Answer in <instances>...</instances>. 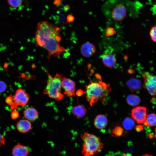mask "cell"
<instances>
[{
  "instance_id": "1",
  "label": "cell",
  "mask_w": 156,
  "mask_h": 156,
  "mask_svg": "<svg viewBox=\"0 0 156 156\" xmlns=\"http://www.w3.org/2000/svg\"><path fill=\"white\" fill-rule=\"evenodd\" d=\"M35 39L36 44L48 51V58L58 57L66 51L60 45L61 40L60 28L46 21H42L37 24Z\"/></svg>"
},
{
  "instance_id": "2",
  "label": "cell",
  "mask_w": 156,
  "mask_h": 156,
  "mask_svg": "<svg viewBox=\"0 0 156 156\" xmlns=\"http://www.w3.org/2000/svg\"><path fill=\"white\" fill-rule=\"evenodd\" d=\"M86 97L91 106L98 101L103 103L112 89L109 84L101 80L99 82H91L86 86Z\"/></svg>"
},
{
  "instance_id": "3",
  "label": "cell",
  "mask_w": 156,
  "mask_h": 156,
  "mask_svg": "<svg viewBox=\"0 0 156 156\" xmlns=\"http://www.w3.org/2000/svg\"><path fill=\"white\" fill-rule=\"evenodd\" d=\"M81 138L83 142L81 152L83 156H93L103 148L100 138L95 135L85 132Z\"/></svg>"
},
{
  "instance_id": "4",
  "label": "cell",
  "mask_w": 156,
  "mask_h": 156,
  "mask_svg": "<svg viewBox=\"0 0 156 156\" xmlns=\"http://www.w3.org/2000/svg\"><path fill=\"white\" fill-rule=\"evenodd\" d=\"M48 79L46 88L43 93L57 101L61 100L64 95L61 92V75L57 74L53 77L47 71Z\"/></svg>"
},
{
  "instance_id": "5",
  "label": "cell",
  "mask_w": 156,
  "mask_h": 156,
  "mask_svg": "<svg viewBox=\"0 0 156 156\" xmlns=\"http://www.w3.org/2000/svg\"><path fill=\"white\" fill-rule=\"evenodd\" d=\"M12 98L17 109L19 106H25L29 99V94L22 88L18 89L16 91L14 95L12 96Z\"/></svg>"
},
{
  "instance_id": "6",
  "label": "cell",
  "mask_w": 156,
  "mask_h": 156,
  "mask_svg": "<svg viewBox=\"0 0 156 156\" xmlns=\"http://www.w3.org/2000/svg\"><path fill=\"white\" fill-rule=\"evenodd\" d=\"M127 12V7L124 4L120 3L116 4L113 8L111 15L115 21H120L125 18Z\"/></svg>"
},
{
  "instance_id": "7",
  "label": "cell",
  "mask_w": 156,
  "mask_h": 156,
  "mask_svg": "<svg viewBox=\"0 0 156 156\" xmlns=\"http://www.w3.org/2000/svg\"><path fill=\"white\" fill-rule=\"evenodd\" d=\"M144 80L143 87L150 94L154 96L156 94V78L155 76L148 73L142 75Z\"/></svg>"
},
{
  "instance_id": "8",
  "label": "cell",
  "mask_w": 156,
  "mask_h": 156,
  "mask_svg": "<svg viewBox=\"0 0 156 156\" xmlns=\"http://www.w3.org/2000/svg\"><path fill=\"white\" fill-rule=\"evenodd\" d=\"M61 86L64 90V94L68 97L73 96L75 94L76 85L71 79L61 75Z\"/></svg>"
},
{
  "instance_id": "9",
  "label": "cell",
  "mask_w": 156,
  "mask_h": 156,
  "mask_svg": "<svg viewBox=\"0 0 156 156\" xmlns=\"http://www.w3.org/2000/svg\"><path fill=\"white\" fill-rule=\"evenodd\" d=\"M131 114L132 118L137 123H143L147 116L146 107L141 106L135 107L131 110Z\"/></svg>"
},
{
  "instance_id": "10",
  "label": "cell",
  "mask_w": 156,
  "mask_h": 156,
  "mask_svg": "<svg viewBox=\"0 0 156 156\" xmlns=\"http://www.w3.org/2000/svg\"><path fill=\"white\" fill-rule=\"evenodd\" d=\"M80 51L83 56L88 58L91 57L95 53L96 49L95 46L89 42H86L81 45Z\"/></svg>"
},
{
  "instance_id": "11",
  "label": "cell",
  "mask_w": 156,
  "mask_h": 156,
  "mask_svg": "<svg viewBox=\"0 0 156 156\" xmlns=\"http://www.w3.org/2000/svg\"><path fill=\"white\" fill-rule=\"evenodd\" d=\"M103 64L106 67L109 68L114 67L116 64V60L114 55L112 53H104L101 55Z\"/></svg>"
},
{
  "instance_id": "12",
  "label": "cell",
  "mask_w": 156,
  "mask_h": 156,
  "mask_svg": "<svg viewBox=\"0 0 156 156\" xmlns=\"http://www.w3.org/2000/svg\"><path fill=\"white\" fill-rule=\"evenodd\" d=\"M29 153V149L27 146L18 144L13 147L12 151L13 156H27Z\"/></svg>"
},
{
  "instance_id": "13",
  "label": "cell",
  "mask_w": 156,
  "mask_h": 156,
  "mask_svg": "<svg viewBox=\"0 0 156 156\" xmlns=\"http://www.w3.org/2000/svg\"><path fill=\"white\" fill-rule=\"evenodd\" d=\"M16 127L20 132L25 133L31 129V124L30 121L27 119H21L17 122Z\"/></svg>"
},
{
  "instance_id": "14",
  "label": "cell",
  "mask_w": 156,
  "mask_h": 156,
  "mask_svg": "<svg viewBox=\"0 0 156 156\" xmlns=\"http://www.w3.org/2000/svg\"><path fill=\"white\" fill-rule=\"evenodd\" d=\"M39 113L33 107H29L26 108L23 112L24 117L29 121H34L38 118Z\"/></svg>"
},
{
  "instance_id": "15",
  "label": "cell",
  "mask_w": 156,
  "mask_h": 156,
  "mask_svg": "<svg viewBox=\"0 0 156 156\" xmlns=\"http://www.w3.org/2000/svg\"><path fill=\"white\" fill-rule=\"evenodd\" d=\"M108 123V120L106 117L103 114L97 115L94 121L95 127L99 129H103L105 128Z\"/></svg>"
},
{
  "instance_id": "16",
  "label": "cell",
  "mask_w": 156,
  "mask_h": 156,
  "mask_svg": "<svg viewBox=\"0 0 156 156\" xmlns=\"http://www.w3.org/2000/svg\"><path fill=\"white\" fill-rule=\"evenodd\" d=\"M126 85L132 92H136L140 90L142 87L141 81L137 78L131 79L126 82Z\"/></svg>"
},
{
  "instance_id": "17",
  "label": "cell",
  "mask_w": 156,
  "mask_h": 156,
  "mask_svg": "<svg viewBox=\"0 0 156 156\" xmlns=\"http://www.w3.org/2000/svg\"><path fill=\"white\" fill-rule=\"evenodd\" d=\"M71 113L75 116L79 118L83 117L87 112V109L83 105L75 106L72 108Z\"/></svg>"
},
{
  "instance_id": "18",
  "label": "cell",
  "mask_w": 156,
  "mask_h": 156,
  "mask_svg": "<svg viewBox=\"0 0 156 156\" xmlns=\"http://www.w3.org/2000/svg\"><path fill=\"white\" fill-rule=\"evenodd\" d=\"M127 103L131 106L138 105L140 103V99L138 96L135 94H130L126 98Z\"/></svg>"
},
{
  "instance_id": "19",
  "label": "cell",
  "mask_w": 156,
  "mask_h": 156,
  "mask_svg": "<svg viewBox=\"0 0 156 156\" xmlns=\"http://www.w3.org/2000/svg\"><path fill=\"white\" fill-rule=\"evenodd\" d=\"M156 115L154 113H151L146 116L145 121L143 123L146 126L153 127L156 125Z\"/></svg>"
},
{
  "instance_id": "20",
  "label": "cell",
  "mask_w": 156,
  "mask_h": 156,
  "mask_svg": "<svg viewBox=\"0 0 156 156\" xmlns=\"http://www.w3.org/2000/svg\"><path fill=\"white\" fill-rule=\"evenodd\" d=\"M123 125L125 129L130 130L133 128L135 123L133 120L132 118L129 117H127L124 120Z\"/></svg>"
},
{
  "instance_id": "21",
  "label": "cell",
  "mask_w": 156,
  "mask_h": 156,
  "mask_svg": "<svg viewBox=\"0 0 156 156\" xmlns=\"http://www.w3.org/2000/svg\"><path fill=\"white\" fill-rule=\"evenodd\" d=\"M123 129L120 126H117L115 127L112 131L113 136L116 137L121 136L123 133Z\"/></svg>"
},
{
  "instance_id": "22",
  "label": "cell",
  "mask_w": 156,
  "mask_h": 156,
  "mask_svg": "<svg viewBox=\"0 0 156 156\" xmlns=\"http://www.w3.org/2000/svg\"><path fill=\"white\" fill-rule=\"evenodd\" d=\"M9 5L14 8H18L21 6L22 3V0H7Z\"/></svg>"
},
{
  "instance_id": "23",
  "label": "cell",
  "mask_w": 156,
  "mask_h": 156,
  "mask_svg": "<svg viewBox=\"0 0 156 156\" xmlns=\"http://www.w3.org/2000/svg\"><path fill=\"white\" fill-rule=\"evenodd\" d=\"M5 102L10 107V109L12 110L17 109L13 101L12 94L7 97L5 100Z\"/></svg>"
},
{
  "instance_id": "24",
  "label": "cell",
  "mask_w": 156,
  "mask_h": 156,
  "mask_svg": "<svg viewBox=\"0 0 156 156\" xmlns=\"http://www.w3.org/2000/svg\"><path fill=\"white\" fill-rule=\"evenodd\" d=\"M156 29L155 26L152 27L149 33L151 39L155 42H156Z\"/></svg>"
},
{
  "instance_id": "25",
  "label": "cell",
  "mask_w": 156,
  "mask_h": 156,
  "mask_svg": "<svg viewBox=\"0 0 156 156\" xmlns=\"http://www.w3.org/2000/svg\"><path fill=\"white\" fill-rule=\"evenodd\" d=\"M116 33L114 28L109 27H108L105 31L106 36L107 37L111 36Z\"/></svg>"
},
{
  "instance_id": "26",
  "label": "cell",
  "mask_w": 156,
  "mask_h": 156,
  "mask_svg": "<svg viewBox=\"0 0 156 156\" xmlns=\"http://www.w3.org/2000/svg\"><path fill=\"white\" fill-rule=\"evenodd\" d=\"M7 86L4 81H0V92H3L6 90Z\"/></svg>"
},
{
  "instance_id": "27",
  "label": "cell",
  "mask_w": 156,
  "mask_h": 156,
  "mask_svg": "<svg viewBox=\"0 0 156 156\" xmlns=\"http://www.w3.org/2000/svg\"><path fill=\"white\" fill-rule=\"evenodd\" d=\"M11 118L13 120H15L18 118L19 116L18 112L15 110H13L11 114Z\"/></svg>"
},
{
  "instance_id": "28",
  "label": "cell",
  "mask_w": 156,
  "mask_h": 156,
  "mask_svg": "<svg viewBox=\"0 0 156 156\" xmlns=\"http://www.w3.org/2000/svg\"><path fill=\"white\" fill-rule=\"evenodd\" d=\"M75 19V18L73 15L71 14H68L67 16L66 17V23H70L72 22Z\"/></svg>"
},
{
  "instance_id": "29",
  "label": "cell",
  "mask_w": 156,
  "mask_h": 156,
  "mask_svg": "<svg viewBox=\"0 0 156 156\" xmlns=\"http://www.w3.org/2000/svg\"><path fill=\"white\" fill-rule=\"evenodd\" d=\"M5 138L0 134V147L2 145H5Z\"/></svg>"
},
{
  "instance_id": "30",
  "label": "cell",
  "mask_w": 156,
  "mask_h": 156,
  "mask_svg": "<svg viewBox=\"0 0 156 156\" xmlns=\"http://www.w3.org/2000/svg\"><path fill=\"white\" fill-rule=\"evenodd\" d=\"M143 128V126L141 125H138L135 126V129L138 132L142 131Z\"/></svg>"
},
{
  "instance_id": "31",
  "label": "cell",
  "mask_w": 156,
  "mask_h": 156,
  "mask_svg": "<svg viewBox=\"0 0 156 156\" xmlns=\"http://www.w3.org/2000/svg\"><path fill=\"white\" fill-rule=\"evenodd\" d=\"M62 0H54V4L57 7L60 6L62 4Z\"/></svg>"
},
{
  "instance_id": "32",
  "label": "cell",
  "mask_w": 156,
  "mask_h": 156,
  "mask_svg": "<svg viewBox=\"0 0 156 156\" xmlns=\"http://www.w3.org/2000/svg\"><path fill=\"white\" fill-rule=\"evenodd\" d=\"M63 10L65 12H67L70 9V6L68 5H65L63 7Z\"/></svg>"
},
{
  "instance_id": "33",
  "label": "cell",
  "mask_w": 156,
  "mask_h": 156,
  "mask_svg": "<svg viewBox=\"0 0 156 156\" xmlns=\"http://www.w3.org/2000/svg\"><path fill=\"white\" fill-rule=\"evenodd\" d=\"M122 156H132V155L130 153H124L122 154ZM141 156H153L152 155H150L147 154H146L144 155Z\"/></svg>"
},
{
  "instance_id": "34",
  "label": "cell",
  "mask_w": 156,
  "mask_h": 156,
  "mask_svg": "<svg viewBox=\"0 0 156 156\" xmlns=\"http://www.w3.org/2000/svg\"><path fill=\"white\" fill-rule=\"evenodd\" d=\"M84 92L82 90H79L77 91L76 94L78 96H80L83 94Z\"/></svg>"
},
{
  "instance_id": "35",
  "label": "cell",
  "mask_w": 156,
  "mask_h": 156,
  "mask_svg": "<svg viewBox=\"0 0 156 156\" xmlns=\"http://www.w3.org/2000/svg\"><path fill=\"white\" fill-rule=\"evenodd\" d=\"M148 136H149V138H154V137H155L154 136V134L152 133H151Z\"/></svg>"
},
{
  "instance_id": "36",
  "label": "cell",
  "mask_w": 156,
  "mask_h": 156,
  "mask_svg": "<svg viewBox=\"0 0 156 156\" xmlns=\"http://www.w3.org/2000/svg\"><path fill=\"white\" fill-rule=\"evenodd\" d=\"M151 102L155 104V98H153L151 100Z\"/></svg>"
}]
</instances>
